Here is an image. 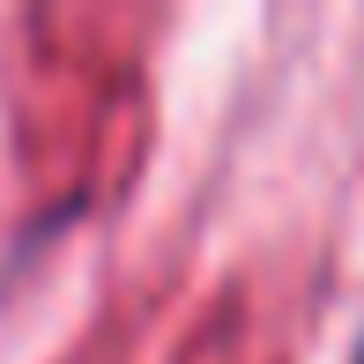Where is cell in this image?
I'll return each instance as SVG.
<instances>
[{"mask_svg":"<svg viewBox=\"0 0 364 364\" xmlns=\"http://www.w3.org/2000/svg\"><path fill=\"white\" fill-rule=\"evenodd\" d=\"M357 364H364V342H357Z\"/></svg>","mask_w":364,"mask_h":364,"instance_id":"1","label":"cell"}]
</instances>
